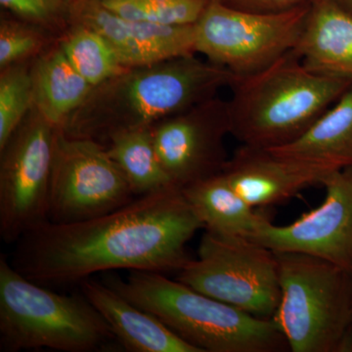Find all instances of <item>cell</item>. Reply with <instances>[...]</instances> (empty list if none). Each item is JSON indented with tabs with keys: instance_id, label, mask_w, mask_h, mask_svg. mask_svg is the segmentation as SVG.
I'll return each mask as SVG.
<instances>
[{
	"instance_id": "17",
	"label": "cell",
	"mask_w": 352,
	"mask_h": 352,
	"mask_svg": "<svg viewBox=\"0 0 352 352\" xmlns=\"http://www.w3.org/2000/svg\"><path fill=\"white\" fill-rule=\"evenodd\" d=\"M34 108L60 129L82 105L92 87L69 61L58 39L31 63Z\"/></svg>"
},
{
	"instance_id": "13",
	"label": "cell",
	"mask_w": 352,
	"mask_h": 352,
	"mask_svg": "<svg viewBox=\"0 0 352 352\" xmlns=\"http://www.w3.org/2000/svg\"><path fill=\"white\" fill-rule=\"evenodd\" d=\"M73 25H85L104 36L126 68L197 53L195 24L163 25L126 19L108 10L100 0H76Z\"/></svg>"
},
{
	"instance_id": "15",
	"label": "cell",
	"mask_w": 352,
	"mask_h": 352,
	"mask_svg": "<svg viewBox=\"0 0 352 352\" xmlns=\"http://www.w3.org/2000/svg\"><path fill=\"white\" fill-rule=\"evenodd\" d=\"M82 293L112 329L118 342L131 352H200L155 315L126 300L104 282L82 281Z\"/></svg>"
},
{
	"instance_id": "19",
	"label": "cell",
	"mask_w": 352,
	"mask_h": 352,
	"mask_svg": "<svg viewBox=\"0 0 352 352\" xmlns=\"http://www.w3.org/2000/svg\"><path fill=\"white\" fill-rule=\"evenodd\" d=\"M270 151L342 168L352 164V85L300 138Z\"/></svg>"
},
{
	"instance_id": "8",
	"label": "cell",
	"mask_w": 352,
	"mask_h": 352,
	"mask_svg": "<svg viewBox=\"0 0 352 352\" xmlns=\"http://www.w3.org/2000/svg\"><path fill=\"white\" fill-rule=\"evenodd\" d=\"M309 8L254 13L210 0L195 24L196 52L237 78L254 75L295 50Z\"/></svg>"
},
{
	"instance_id": "24",
	"label": "cell",
	"mask_w": 352,
	"mask_h": 352,
	"mask_svg": "<svg viewBox=\"0 0 352 352\" xmlns=\"http://www.w3.org/2000/svg\"><path fill=\"white\" fill-rule=\"evenodd\" d=\"M57 38L41 28L2 16L0 21V69L36 59Z\"/></svg>"
},
{
	"instance_id": "9",
	"label": "cell",
	"mask_w": 352,
	"mask_h": 352,
	"mask_svg": "<svg viewBox=\"0 0 352 352\" xmlns=\"http://www.w3.org/2000/svg\"><path fill=\"white\" fill-rule=\"evenodd\" d=\"M56 129L32 108L0 149V236L8 244L48 221Z\"/></svg>"
},
{
	"instance_id": "5",
	"label": "cell",
	"mask_w": 352,
	"mask_h": 352,
	"mask_svg": "<svg viewBox=\"0 0 352 352\" xmlns=\"http://www.w3.org/2000/svg\"><path fill=\"white\" fill-rule=\"evenodd\" d=\"M118 342L105 319L83 295H60L0 259V349L99 351Z\"/></svg>"
},
{
	"instance_id": "20",
	"label": "cell",
	"mask_w": 352,
	"mask_h": 352,
	"mask_svg": "<svg viewBox=\"0 0 352 352\" xmlns=\"http://www.w3.org/2000/svg\"><path fill=\"white\" fill-rule=\"evenodd\" d=\"M105 147L134 196L150 195L175 186L157 157L151 127L115 134Z\"/></svg>"
},
{
	"instance_id": "2",
	"label": "cell",
	"mask_w": 352,
	"mask_h": 352,
	"mask_svg": "<svg viewBox=\"0 0 352 352\" xmlns=\"http://www.w3.org/2000/svg\"><path fill=\"white\" fill-rule=\"evenodd\" d=\"M237 76L195 55L175 58L124 73L92 88L62 131L105 145L120 132L148 129L217 96Z\"/></svg>"
},
{
	"instance_id": "1",
	"label": "cell",
	"mask_w": 352,
	"mask_h": 352,
	"mask_svg": "<svg viewBox=\"0 0 352 352\" xmlns=\"http://www.w3.org/2000/svg\"><path fill=\"white\" fill-rule=\"evenodd\" d=\"M200 229L182 190L173 186L94 219L45 222L18 241L11 264L36 283H74L120 270L178 272Z\"/></svg>"
},
{
	"instance_id": "3",
	"label": "cell",
	"mask_w": 352,
	"mask_h": 352,
	"mask_svg": "<svg viewBox=\"0 0 352 352\" xmlns=\"http://www.w3.org/2000/svg\"><path fill=\"white\" fill-rule=\"evenodd\" d=\"M347 78L318 75L295 50L267 68L236 78L228 104L231 134L242 145L272 149L305 133L351 87Z\"/></svg>"
},
{
	"instance_id": "10",
	"label": "cell",
	"mask_w": 352,
	"mask_h": 352,
	"mask_svg": "<svg viewBox=\"0 0 352 352\" xmlns=\"http://www.w3.org/2000/svg\"><path fill=\"white\" fill-rule=\"evenodd\" d=\"M131 186L105 145L55 134L48 221L72 223L94 219L134 200Z\"/></svg>"
},
{
	"instance_id": "4",
	"label": "cell",
	"mask_w": 352,
	"mask_h": 352,
	"mask_svg": "<svg viewBox=\"0 0 352 352\" xmlns=\"http://www.w3.org/2000/svg\"><path fill=\"white\" fill-rule=\"evenodd\" d=\"M104 283L150 312L200 352H277L289 349L273 319L259 318L163 273L129 271Z\"/></svg>"
},
{
	"instance_id": "6",
	"label": "cell",
	"mask_w": 352,
	"mask_h": 352,
	"mask_svg": "<svg viewBox=\"0 0 352 352\" xmlns=\"http://www.w3.org/2000/svg\"><path fill=\"white\" fill-rule=\"evenodd\" d=\"M275 254L281 296L272 319L289 351H349L352 272L310 254Z\"/></svg>"
},
{
	"instance_id": "12",
	"label": "cell",
	"mask_w": 352,
	"mask_h": 352,
	"mask_svg": "<svg viewBox=\"0 0 352 352\" xmlns=\"http://www.w3.org/2000/svg\"><path fill=\"white\" fill-rule=\"evenodd\" d=\"M322 185L326 197L319 207L288 226L265 220L249 239L275 252L310 254L352 272V164L329 173Z\"/></svg>"
},
{
	"instance_id": "11",
	"label": "cell",
	"mask_w": 352,
	"mask_h": 352,
	"mask_svg": "<svg viewBox=\"0 0 352 352\" xmlns=\"http://www.w3.org/2000/svg\"><path fill=\"white\" fill-rule=\"evenodd\" d=\"M151 131L157 157L178 188L219 175L228 161V104L217 95L161 120Z\"/></svg>"
},
{
	"instance_id": "23",
	"label": "cell",
	"mask_w": 352,
	"mask_h": 352,
	"mask_svg": "<svg viewBox=\"0 0 352 352\" xmlns=\"http://www.w3.org/2000/svg\"><path fill=\"white\" fill-rule=\"evenodd\" d=\"M210 0H171L147 3L142 0H100L120 17L163 25H187L198 22Z\"/></svg>"
},
{
	"instance_id": "16",
	"label": "cell",
	"mask_w": 352,
	"mask_h": 352,
	"mask_svg": "<svg viewBox=\"0 0 352 352\" xmlns=\"http://www.w3.org/2000/svg\"><path fill=\"white\" fill-rule=\"evenodd\" d=\"M294 50L309 71L352 82V16L332 0H314Z\"/></svg>"
},
{
	"instance_id": "28",
	"label": "cell",
	"mask_w": 352,
	"mask_h": 352,
	"mask_svg": "<svg viewBox=\"0 0 352 352\" xmlns=\"http://www.w3.org/2000/svg\"><path fill=\"white\" fill-rule=\"evenodd\" d=\"M147 3H162V2L171 1V0H142Z\"/></svg>"
},
{
	"instance_id": "27",
	"label": "cell",
	"mask_w": 352,
	"mask_h": 352,
	"mask_svg": "<svg viewBox=\"0 0 352 352\" xmlns=\"http://www.w3.org/2000/svg\"><path fill=\"white\" fill-rule=\"evenodd\" d=\"M332 1L352 16V0H332Z\"/></svg>"
},
{
	"instance_id": "18",
	"label": "cell",
	"mask_w": 352,
	"mask_h": 352,
	"mask_svg": "<svg viewBox=\"0 0 352 352\" xmlns=\"http://www.w3.org/2000/svg\"><path fill=\"white\" fill-rule=\"evenodd\" d=\"M204 229L222 236L250 238L267 217L256 212L222 173L182 189Z\"/></svg>"
},
{
	"instance_id": "26",
	"label": "cell",
	"mask_w": 352,
	"mask_h": 352,
	"mask_svg": "<svg viewBox=\"0 0 352 352\" xmlns=\"http://www.w3.org/2000/svg\"><path fill=\"white\" fill-rule=\"evenodd\" d=\"M224 6L254 13H281L307 6L314 0H219Z\"/></svg>"
},
{
	"instance_id": "7",
	"label": "cell",
	"mask_w": 352,
	"mask_h": 352,
	"mask_svg": "<svg viewBox=\"0 0 352 352\" xmlns=\"http://www.w3.org/2000/svg\"><path fill=\"white\" fill-rule=\"evenodd\" d=\"M177 280L259 318L272 319L281 296L274 252L249 238L210 231Z\"/></svg>"
},
{
	"instance_id": "22",
	"label": "cell",
	"mask_w": 352,
	"mask_h": 352,
	"mask_svg": "<svg viewBox=\"0 0 352 352\" xmlns=\"http://www.w3.org/2000/svg\"><path fill=\"white\" fill-rule=\"evenodd\" d=\"M31 63L13 65L0 74V149L34 108Z\"/></svg>"
},
{
	"instance_id": "14",
	"label": "cell",
	"mask_w": 352,
	"mask_h": 352,
	"mask_svg": "<svg viewBox=\"0 0 352 352\" xmlns=\"http://www.w3.org/2000/svg\"><path fill=\"white\" fill-rule=\"evenodd\" d=\"M339 170L324 164L284 157L264 148L241 145L229 157L222 175L252 208L284 203L302 190L323 184Z\"/></svg>"
},
{
	"instance_id": "25",
	"label": "cell",
	"mask_w": 352,
	"mask_h": 352,
	"mask_svg": "<svg viewBox=\"0 0 352 352\" xmlns=\"http://www.w3.org/2000/svg\"><path fill=\"white\" fill-rule=\"evenodd\" d=\"M76 0H0L16 18L59 38L72 25Z\"/></svg>"
},
{
	"instance_id": "29",
	"label": "cell",
	"mask_w": 352,
	"mask_h": 352,
	"mask_svg": "<svg viewBox=\"0 0 352 352\" xmlns=\"http://www.w3.org/2000/svg\"><path fill=\"white\" fill-rule=\"evenodd\" d=\"M349 351H352V329L351 335V342H349Z\"/></svg>"
},
{
	"instance_id": "21",
	"label": "cell",
	"mask_w": 352,
	"mask_h": 352,
	"mask_svg": "<svg viewBox=\"0 0 352 352\" xmlns=\"http://www.w3.org/2000/svg\"><path fill=\"white\" fill-rule=\"evenodd\" d=\"M58 43L74 68L94 87L129 69L104 36L85 25H72Z\"/></svg>"
}]
</instances>
